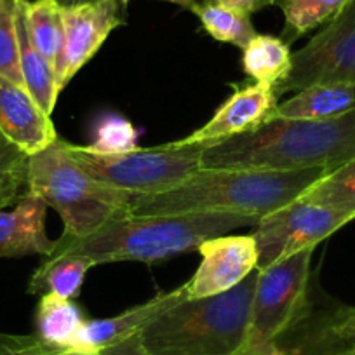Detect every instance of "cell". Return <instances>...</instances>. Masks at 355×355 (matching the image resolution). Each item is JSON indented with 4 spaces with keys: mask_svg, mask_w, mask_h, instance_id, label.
<instances>
[{
    "mask_svg": "<svg viewBox=\"0 0 355 355\" xmlns=\"http://www.w3.org/2000/svg\"><path fill=\"white\" fill-rule=\"evenodd\" d=\"M16 4V33H18L19 70H21L23 85L28 89L33 100L40 105L47 115H53L56 107L60 89H58L54 68L33 46L28 35L23 11V0H15Z\"/></svg>",
    "mask_w": 355,
    "mask_h": 355,
    "instance_id": "18",
    "label": "cell"
},
{
    "mask_svg": "<svg viewBox=\"0 0 355 355\" xmlns=\"http://www.w3.org/2000/svg\"><path fill=\"white\" fill-rule=\"evenodd\" d=\"M47 204L26 192L15 209H0V258H23L30 254L49 256L56 241L46 234Z\"/></svg>",
    "mask_w": 355,
    "mask_h": 355,
    "instance_id": "16",
    "label": "cell"
},
{
    "mask_svg": "<svg viewBox=\"0 0 355 355\" xmlns=\"http://www.w3.org/2000/svg\"><path fill=\"white\" fill-rule=\"evenodd\" d=\"M23 11L33 46L54 68L63 46V6L58 0H23Z\"/></svg>",
    "mask_w": 355,
    "mask_h": 355,
    "instance_id": "22",
    "label": "cell"
},
{
    "mask_svg": "<svg viewBox=\"0 0 355 355\" xmlns=\"http://www.w3.org/2000/svg\"><path fill=\"white\" fill-rule=\"evenodd\" d=\"M100 155H119L138 150V131L128 119L107 115L96 128V138L87 146Z\"/></svg>",
    "mask_w": 355,
    "mask_h": 355,
    "instance_id": "27",
    "label": "cell"
},
{
    "mask_svg": "<svg viewBox=\"0 0 355 355\" xmlns=\"http://www.w3.org/2000/svg\"><path fill=\"white\" fill-rule=\"evenodd\" d=\"M230 355H282L277 345H268V347H258V345L244 343L239 350H235Z\"/></svg>",
    "mask_w": 355,
    "mask_h": 355,
    "instance_id": "31",
    "label": "cell"
},
{
    "mask_svg": "<svg viewBox=\"0 0 355 355\" xmlns=\"http://www.w3.org/2000/svg\"><path fill=\"white\" fill-rule=\"evenodd\" d=\"M355 110V87L345 84H313L296 91L277 105L272 119L324 121Z\"/></svg>",
    "mask_w": 355,
    "mask_h": 355,
    "instance_id": "17",
    "label": "cell"
},
{
    "mask_svg": "<svg viewBox=\"0 0 355 355\" xmlns=\"http://www.w3.org/2000/svg\"><path fill=\"white\" fill-rule=\"evenodd\" d=\"M277 105V91L272 85L259 82L244 85L218 108L209 122L180 141L213 145L254 131L270 121Z\"/></svg>",
    "mask_w": 355,
    "mask_h": 355,
    "instance_id": "12",
    "label": "cell"
},
{
    "mask_svg": "<svg viewBox=\"0 0 355 355\" xmlns=\"http://www.w3.org/2000/svg\"><path fill=\"white\" fill-rule=\"evenodd\" d=\"M204 4H216L223 8L235 9V11L245 12V15H254L261 9L275 6V0H200Z\"/></svg>",
    "mask_w": 355,
    "mask_h": 355,
    "instance_id": "29",
    "label": "cell"
},
{
    "mask_svg": "<svg viewBox=\"0 0 355 355\" xmlns=\"http://www.w3.org/2000/svg\"><path fill=\"white\" fill-rule=\"evenodd\" d=\"M348 0H275L284 15L281 39L293 44L317 26L329 23Z\"/></svg>",
    "mask_w": 355,
    "mask_h": 355,
    "instance_id": "24",
    "label": "cell"
},
{
    "mask_svg": "<svg viewBox=\"0 0 355 355\" xmlns=\"http://www.w3.org/2000/svg\"><path fill=\"white\" fill-rule=\"evenodd\" d=\"M282 355H284V354H282ZM327 355H355V348H352V350L336 352V354H327Z\"/></svg>",
    "mask_w": 355,
    "mask_h": 355,
    "instance_id": "35",
    "label": "cell"
},
{
    "mask_svg": "<svg viewBox=\"0 0 355 355\" xmlns=\"http://www.w3.org/2000/svg\"><path fill=\"white\" fill-rule=\"evenodd\" d=\"M0 75L23 84L21 70H19L15 0L0 2Z\"/></svg>",
    "mask_w": 355,
    "mask_h": 355,
    "instance_id": "28",
    "label": "cell"
},
{
    "mask_svg": "<svg viewBox=\"0 0 355 355\" xmlns=\"http://www.w3.org/2000/svg\"><path fill=\"white\" fill-rule=\"evenodd\" d=\"M131 2V0H129ZM164 2H171V4H176L180 6V8H185V9H190L193 4H196V0H164Z\"/></svg>",
    "mask_w": 355,
    "mask_h": 355,
    "instance_id": "34",
    "label": "cell"
},
{
    "mask_svg": "<svg viewBox=\"0 0 355 355\" xmlns=\"http://www.w3.org/2000/svg\"><path fill=\"white\" fill-rule=\"evenodd\" d=\"M326 173L322 167L295 171L200 167L174 189L132 197L129 213L138 216L239 213L263 218L300 199Z\"/></svg>",
    "mask_w": 355,
    "mask_h": 355,
    "instance_id": "1",
    "label": "cell"
},
{
    "mask_svg": "<svg viewBox=\"0 0 355 355\" xmlns=\"http://www.w3.org/2000/svg\"><path fill=\"white\" fill-rule=\"evenodd\" d=\"M293 67V53L289 44L281 37L256 35L242 49V70L259 84L277 89L286 80Z\"/></svg>",
    "mask_w": 355,
    "mask_h": 355,
    "instance_id": "20",
    "label": "cell"
},
{
    "mask_svg": "<svg viewBox=\"0 0 355 355\" xmlns=\"http://www.w3.org/2000/svg\"><path fill=\"white\" fill-rule=\"evenodd\" d=\"M355 159V110L324 121L270 119L261 128L207 145L204 169H322Z\"/></svg>",
    "mask_w": 355,
    "mask_h": 355,
    "instance_id": "2",
    "label": "cell"
},
{
    "mask_svg": "<svg viewBox=\"0 0 355 355\" xmlns=\"http://www.w3.org/2000/svg\"><path fill=\"white\" fill-rule=\"evenodd\" d=\"M63 8H68V6H78V4H89V2H98V0H58ZM119 4L128 11V6H129V0H117Z\"/></svg>",
    "mask_w": 355,
    "mask_h": 355,
    "instance_id": "33",
    "label": "cell"
},
{
    "mask_svg": "<svg viewBox=\"0 0 355 355\" xmlns=\"http://www.w3.org/2000/svg\"><path fill=\"white\" fill-rule=\"evenodd\" d=\"M0 131L28 155L60 138L51 115L40 108L28 89L4 75H0Z\"/></svg>",
    "mask_w": 355,
    "mask_h": 355,
    "instance_id": "14",
    "label": "cell"
},
{
    "mask_svg": "<svg viewBox=\"0 0 355 355\" xmlns=\"http://www.w3.org/2000/svg\"><path fill=\"white\" fill-rule=\"evenodd\" d=\"M125 12L117 0L63 8V46L54 67L60 93L100 51L108 35L124 25Z\"/></svg>",
    "mask_w": 355,
    "mask_h": 355,
    "instance_id": "10",
    "label": "cell"
},
{
    "mask_svg": "<svg viewBox=\"0 0 355 355\" xmlns=\"http://www.w3.org/2000/svg\"><path fill=\"white\" fill-rule=\"evenodd\" d=\"M103 355H152L143 345L139 334L128 338V340H122L119 343L110 345V347L100 350Z\"/></svg>",
    "mask_w": 355,
    "mask_h": 355,
    "instance_id": "30",
    "label": "cell"
},
{
    "mask_svg": "<svg viewBox=\"0 0 355 355\" xmlns=\"http://www.w3.org/2000/svg\"><path fill=\"white\" fill-rule=\"evenodd\" d=\"M0 2H2V0H0Z\"/></svg>",
    "mask_w": 355,
    "mask_h": 355,
    "instance_id": "36",
    "label": "cell"
},
{
    "mask_svg": "<svg viewBox=\"0 0 355 355\" xmlns=\"http://www.w3.org/2000/svg\"><path fill=\"white\" fill-rule=\"evenodd\" d=\"M313 84L355 87V0H348L306 46L293 53L291 71L275 91L281 98Z\"/></svg>",
    "mask_w": 355,
    "mask_h": 355,
    "instance_id": "9",
    "label": "cell"
},
{
    "mask_svg": "<svg viewBox=\"0 0 355 355\" xmlns=\"http://www.w3.org/2000/svg\"><path fill=\"white\" fill-rule=\"evenodd\" d=\"M87 320L84 310L73 300L54 295H42L37 305V336L53 347L67 348L73 345L82 324Z\"/></svg>",
    "mask_w": 355,
    "mask_h": 355,
    "instance_id": "21",
    "label": "cell"
},
{
    "mask_svg": "<svg viewBox=\"0 0 355 355\" xmlns=\"http://www.w3.org/2000/svg\"><path fill=\"white\" fill-rule=\"evenodd\" d=\"M200 265L187 282L189 300L223 295L258 268V245L249 235H218L197 248Z\"/></svg>",
    "mask_w": 355,
    "mask_h": 355,
    "instance_id": "11",
    "label": "cell"
},
{
    "mask_svg": "<svg viewBox=\"0 0 355 355\" xmlns=\"http://www.w3.org/2000/svg\"><path fill=\"white\" fill-rule=\"evenodd\" d=\"M28 192L60 214L63 234L70 237H85L129 213L132 199L89 176L71 159L61 138L30 155Z\"/></svg>",
    "mask_w": 355,
    "mask_h": 355,
    "instance_id": "5",
    "label": "cell"
},
{
    "mask_svg": "<svg viewBox=\"0 0 355 355\" xmlns=\"http://www.w3.org/2000/svg\"><path fill=\"white\" fill-rule=\"evenodd\" d=\"M94 261L85 256H60L46 258L33 272L28 282L30 295H54L64 300H73L80 295L85 275L93 268Z\"/></svg>",
    "mask_w": 355,
    "mask_h": 355,
    "instance_id": "19",
    "label": "cell"
},
{
    "mask_svg": "<svg viewBox=\"0 0 355 355\" xmlns=\"http://www.w3.org/2000/svg\"><path fill=\"white\" fill-rule=\"evenodd\" d=\"M30 155L0 131V209L28 192Z\"/></svg>",
    "mask_w": 355,
    "mask_h": 355,
    "instance_id": "26",
    "label": "cell"
},
{
    "mask_svg": "<svg viewBox=\"0 0 355 355\" xmlns=\"http://www.w3.org/2000/svg\"><path fill=\"white\" fill-rule=\"evenodd\" d=\"M40 355H103L100 350H85V348H75V347H49L44 354Z\"/></svg>",
    "mask_w": 355,
    "mask_h": 355,
    "instance_id": "32",
    "label": "cell"
},
{
    "mask_svg": "<svg viewBox=\"0 0 355 355\" xmlns=\"http://www.w3.org/2000/svg\"><path fill=\"white\" fill-rule=\"evenodd\" d=\"M261 218L239 213H185L138 216L125 213L85 237L61 235L46 258L85 256L94 265L152 263L197 249L204 241L237 228L256 227Z\"/></svg>",
    "mask_w": 355,
    "mask_h": 355,
    "instance_id": "3",
    "label": "cell"
},
{
    "mask_svg": "<svg viewBox=\"0 0 355 355\" xmlns=\"http://www.w3.org/2000/svg\"><path fill=\"white\" fill-rule=\"evenodd\" d=\"M354 220V214L309 202L302 197L293 200L263 216L254 227L251 235L258 245V268L263 270L296 252L315 249L319 242Z\"/></svg>",
    "mask_w": 355,
    "mask_h": 355,
    "instance_id": "8",
    "label": "cell"
},
{
    "mask_svg": "<svg viewBox=\"0 0 355 355\" xmlns=\"http://www.w3.org/2000/svg\"><path fill=\"white\" fill-rule=\"evenodd\" d=\"M315 249L258 268L245 343L268 347L288 333L309 310L310 265Z\"/></svg>",
    "mask_w": 355,
    "mask_h": 355,
    "instance_id": "7",
    "label": "cell"
},
{
    "mask_svg": "<svg viewBox=\"0 0 355 355\" xmlns=\"http://www.w3.org/2000/svg\"><path fill=\"white\" fill-rule=\"evenodd\" d=\"M279 340L284 355H327L355 348V306L333 305L320 312L306 310L305 315ZM281 336V338H282Z\"/></svg>",
    "mask_w": 355,
    "mask_h": 355,
    "instance_id": "13",
    "label": "cell"
},
{
    "mask_svg": "<svg viewBox=\"0 0 355 355\" xmlns=\"http://www.w3.org/2000/svg\"><path fill=\"white\" fill-rule=\"evenodd\" d=\"M207 143L173 141L157 148H138L119 155H100L64 141L71 159L96 182L132 197L153 196L183 183L202 164Z\"/></svg>",
    "mask_w": 355,
    "mask_h": 355,
    "instance_id": "6",
    "label": "cell"
},
{
    "mask_svg": "<svg viewBox=\"0 0 355 355\" xmlns=\"http://www.w3.org/2000/svg\"><path fill=\"white\" fill-rule=\"evenodd\" d=\"M258 268L223 295L183 300L139 333L152 355H230L248 340Z\"/></svg>",
    "mask_w": 355,
    "mask_h": 355,
    "instance_id": "4",
    "label": "cell"
},
{
    "mask_svg": "<svg viewBox=\"0 0 355 355\" xmlns=\"http://www.w3.org/2000/svg\"><path fill=\"white\" fill-rule=\"evenodd\" d=\"M189 11L199 18L202 28L218 42L232 44L244 49L258 35L251 21V15L245 12L204 2H196Z\"/></svg>",
    "mask_w": 355,
    "mask_h": 355,
    "instance_id": "23",
    "label": "cell"
},
{
    "mask_svg": "<svg viewBox=\"0 0 355 355\" xmlns=\"http://www.w3.org/2000/svg\"><path fill=\"white\" fill-rule=\"evenodd\" d=\"M187 298H189V293H187V286L183 284L173 291L159 293L148 302L124 310L119 315L105 317V319H87L82 324L71 347L85 348V350H103L110 345L139 334L160 313Z\"/></svg>",
    "mask_w": 355,
    "mask_h": 355,
    "instance_id": "15",
    "label": "cell"
},
{
    "mask_svg": "<svg viewBox=\"0 0 355 355\" xmlns=\"http://www.w3.org/2000/svg\"><path fill=\"white\" fill-rule=\"evenodd\" d=\"M303 200L334 207L355 216V159L327 171L302 196Z\"/></svg>",
    "mask_w": 355,
    "mask_h": 355,
    "instance_id": "25",
    "label": "cell"
}]
</instances>
